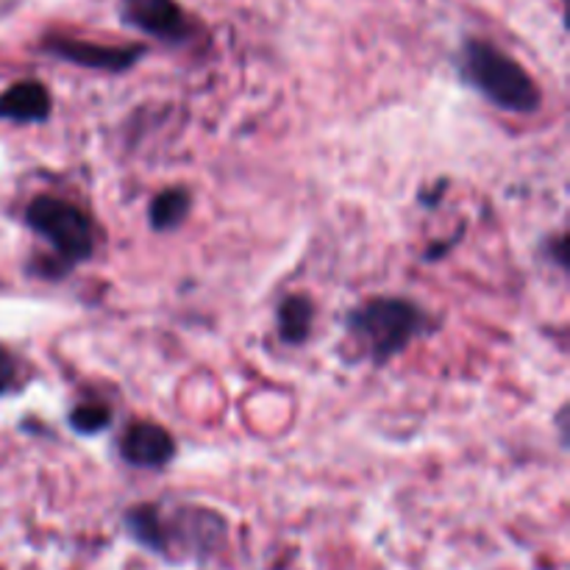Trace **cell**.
<instances>
[{
    "mask_svg": "<svg viewBox=\"0 0 570 570\" xmlns=\"http://www.w3.org/2000/svg\"><path fill=\"white\" fill-rule=\"evenodd\" d=\"M460 70L476 92L512 115H532L543 104L538 81L510 53L484 39H468L462 45Z\"/></svg>",
    "mask_w": 570,
    "mask_h": 570,
    "instance_id": "obj_1",
    "label": "cell"
},
{
    "mask_svg": "<svg viewBox=\"0 0 570 570\" xmlns=\"http://www.w3.org/2000/svg\"><path fill=\"white\" fill-rule=\"evenodd\" d=\"M421 328V309L404 298H371L348 317V332L376 365L399 356Z\"/></svg>",
    "mask_w": 570,
    "mask_h": 570,
    "instance_id": "obj_2",
    "label": "cell"
},
{
    "mask_svg": "<svg viewBox=\"0 0 570 570\" xmlns=\"http://www.w3.org/2000/svg\"><path fill=\"white\" fill-rule=\"evenodd\" d=\"M26 223L56 250L61 273L81 265L95 254L92 220L76 204L53 195H39L28 204Z\"/></svg>",
    "mask_w": 570,
    "mask_h": 570,
    "instance_id": "obj_3",
    "label": "cell"
},
{
    "mask_svg": "<svg viewBox=\"0 0 570 570\" xmlns=\"http://www.w3.org/2000/svg\"><path fill=\"white\" fill-rule=\"evenodd\" d=\"M42 50L48 56H53V59L104 72L131 70V67L145 56L142 45H128V48H122V45H98L87 42V39L70 37H48L42 42Z\"/></svg>",
    "mask_w": 570,
    "mask_h": 570,
    "instance_id": "obj_4",
    "label": "cell"
},
{
    "mask_svg": "<svg viewBox=\"0 0 570 570\" xmlns=\"http://www.w3.org/2000/svg\"><path fill=\"white\" fill-rule=\"evenodd\" d=\"M126 26L167 45H181L193 37V22L176 0H120Z\"/></svg>",
    "mask_w": 570,
    "mask_h": 570,
    "instance_id": "obj_5",
    "label": "cell"
},
{
    "mask_svg": "<svg viewBox=\"0 0 570 570\" xmlns=\"http://www.w3.org/2000/svg\"><path fill=\"white\" fill-rule=\"evenodd\" d=\"M120 454L134 468H165L176 454V443L159 423L139 421L120 438Z\"/></svg>",
    "mask_w": 570,
    "mask_h": 570,
    "instance_id": "obj_6",
    "label": "cell"
},
{
    "mask_svg": "<svg viewBox=\"0 0 570 570\" xmlns=\"http://www.w3.org/2000/svg\"><path fill=\"white\" fill-rule=\"evenodd\" d=\"M50 92L39 81H20L0 95V117L14 122H42L50 117Z\"/></svg>",
    "mask_w": 570,
    "mask_h": 570,
    "instance_id": "obj_7",
    "label": "cell"
},
{
    "mask_svg": "<svg viewBox=\"0 0 570 570\" xmlns=\"http://www.w3.org/2000/svg\"><path fill=\"white\" fill-rule=\"evenodd\" d=\"M278 323V337L287 345H301L312 332L315 323V304L306 295H289L278 304L276 312Z\"/></svg>",
    "mask_w": 570,
    "mask_h": 570,
    "instance_id": "obj_8",
    "label": "cell"
},
{
    "mask_svg": "<svg viewBox=\"0 0 570 570\" xmlns=\"http://www.w3.org/2000/svg\"><path fill=\"white\" fill-rule=\"evenodd\" d=\"M189 209H193V198H189L187 189H165V193L156 195L154 204H150V226H154L156 232H173V228H178L187 220Z\"/></svg>",
    "mask_w": 570,
    "mask_h": 570,
    "instance_id": "obj_9",
    "label": "cell"
},
{
    "mask_svg": "<svg viewBox=\"0 0 570 570\" xmlns=\"http://www.w3.org/2000/svg\"><path fill=\"white\" fill-rule=\"evenodd\" d=\"M126 527L128 534L137 540L139 546L150 551H165L167 549V534L165 523H161L159 510L154 504H139L131 512H126Z\"/></svg>",
    "mask_w": 570,
    "mask_h": 570,
    "instance_id": "obj_10",
    "label": "cell"
},
{
    "mask_svg": "<svg viewBox=\"0 0 570 570\" xmlns=\"http://www.w3.org/2000/svg\"><path fill=\"white\" fill-rule=\"evenodd\" d=\"M111 423V410L106 404H78L70 412V426L78 434H98Z\"/></svg>",
    "mask_w": 570,
    "mask_h": 570,
    "instance_id": "obj_11",
    "label": "cell"
},
{
    "mask_svg": "<svg viewBox=\"0 0 570 570\" xmlns=\"http://www.w3.org/2000/svg\"><path fill=\"white\" fill-rule=\"evenodd\" d=\"M14 384H17V362L14 356L0 345V395L9 393Z\"/></svg>",
    "mask_w": 570,
    "mask_h": 570,
    "instance_id": "obj_12",
    "label": "cell"
}]
</instances>
